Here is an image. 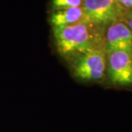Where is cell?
<instances>
[{
    "instance_id": "obj_1",
    "label": "cell",
    "mask_w": 132,
    "mask_h": 132,
    "mask_svg": "<svg viewBox=\"0 0 132 132\" xmlns=\"http://www.w3.org/2000/svg\"><path fill=\"white\" fill-rule=\"evenodd\" d=\"M104 29L90 21L52 28L57 52L62 57L70 59L104 47Z\"/></svg>"
},
{
    "instance_id": "obj_2",
    "label": "cell",
    "mask_w": 132,
    "mask_h": 132,
    "mask_svg": "<svg viewBox=\"0 0 132 132\" xmlns=\"http://www.w3.org/2000/svg\"><path fill=\"white\" fill-rule=\"evenodd\" d=\"M107 68V54L105 47L91 49L76 57L73 66L76 78L86 81L102 80Z\"/></svg>"
},
{
    "instance_id": "obj_3",
    "label": "cell",
    "mask_w": 132,
    "mask_h": 132,
    "mask_svg": "<svg viewBox=\"0 0 132 132\" xmlns=\"http://www.w3.org/2000/svg\"><path fill=\"white\" fill-rule=\"evenodd\" d=\"M82 7L87 20L104 28L122 21L128 12L116 0H84Z\"/></svg>"
},
{
    "instance_id": "obj_4",
    "label": "cell",
    "mask_w": 132,
    "mask_h": 132,
    "mask_svg": "<svg viewBox=\"0 0 132 132\" xmlns=\"http://www.w3.org/2000/svg\"><path fill=\"white\" fill-rule=\"evenodd\" d=\"M109 79L118 86L132 85V52L114 51L106 53Z\"/></svg>"
},
{
    "instance_id": "obj_5",
    "label": "cell",
    "mask_w": 132,
    "mask_h": 132,
    "mask_svg": "<svg viewBox=\"0 0 132 132\" xmlns=\"http://www.w3.org/2000/svg\"><path fill=\"white\" fill-rule=\"evenodd\" d=\"M104 46L106 53L132 52V31L122 21L109 25L104 33Z\"/></svg>"
},
{
    "instance_id": "obj_6",
    "label": "cell",
    "mask_w": 132,
    "mask_h": 132,
    "mask_svg": "<svg viewBox=\"0 0 132 132\" xmlns=\"http://www.w3.org/2000/svg\"><path fill=\"white\" fill-rule=\"evenodd\" d=\"M89 21L83 7L52 10L49 16V22L52 28L62 27Z\"/></svg>"
},
{
    "instance_id": "obj_7",
    "label": "cell",
    "mask_w": 132,
    "mask_h": 132,
    "mask_svg": "<svg viewBox=\"0 0 132 132\" xmlns=\"http://www.w3.org/2000/svg\"><path fill=\"white\" fill-rule=\"evenodd\" d=\"M84 0H52V10L67 9L76 7H82Z\"/></svg>"
},
{
    "instance_id": "obj_8",
    "label": "cell",
    "mask_w": 132,
    "mask_h": 132,
    "mask_svg": "<svg viewBox=\"0 0 132 132\" xmlns=\"http://www.w3.org/2000/svg\"><path fill=\"white\" fill-rule=\"evenodd\" d=\"M119 5L128 12H132V0H116Z\"/></svg>"
},
{
    "instance_id": "obj_9",
    "label": "cell",
    "mask_w": 132,
    "mask_h": 132,
    "mask_svg": "<svg viewBox=\"0 0 132 132\" xmlns=\"http://www.w3.org/2000/svg\"><path fill=\"white\" fill-rule=\"evenodd\" d=\"M122 21L126 24L132 31V12H128L126 15L124 16Z\"/></svg>"
}]
</instances>
